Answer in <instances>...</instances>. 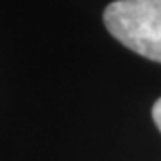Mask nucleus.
Segmentation results:
<instances>
[{
    "label": "nucleus",
    "mask_w": 161,
    "mask_h": 161,
    "mask_svg": "<svg viewBox=\"0 0 161 161\" xmlns=\"http://www.w3.org/2000/svg\"><path fill=\"white\" fill-rule=\"evenodd\" d=\"M104 25L122 45L161 63V0H116L106 7Z\"/></svg>",
    "instance_id": "obj_1"
},
{
    "label": "nucleus",
    "mask_w": 161,
    "mask_h": 161,
    "mask_svg": "<svg viewBox=\"0 0 161 161\" xmlns=\"http://www.w3.org/2000/svg\"><path fill=\"white\" fill-rule=\"evenodd\" d=\"M152 118H154L158 129L161 131V98H158V100H156L154 108H152Z\"/></svg>",
    "instance_id": "obj_2"
}]
</instances>
